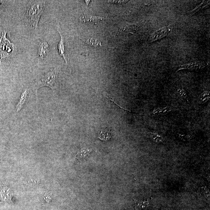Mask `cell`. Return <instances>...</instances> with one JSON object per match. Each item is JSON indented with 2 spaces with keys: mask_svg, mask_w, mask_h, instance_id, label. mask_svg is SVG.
Masks as SVG:
<instances>
[{
  "mask_svg": "<svg viewBox=\"0 0 210 210\" xmlns=\"http://www.w3.org/2000/svg\"><path fill=\"white\" fill-rule=\"evenodd\" d=\"M33 2L28 6L27 17L30 25L34 28H38V23L43 12L46 2L42 1Z\"/></svg>",
  "mask_w": 210,
  "mask_h": 210,
  "instance_id": "cell-1",
  "label": "cell"
},
{
  "mask_svg": "<svg viewBox=\"0 0 210 210\" xmlns=\"http://www.w3.org/2000/svg\"><path fill=\"white\" fill-rule=\"evenodd\" d=\"M14 49V45L6 37V32H3L0 38V59L9 57Z\"/></svg>",
  "mask_w": 210,
  "mask_h": 210,
  "instance_id": "cell-2",
  "label": "cell"
},
{
  "mask_svg": "<svg viewBox=\"0 0 210 210\" xmlns=\"http://www.w3.org/2000/svg\"><path fill=\"white\" fill-rule=\"evenodd\" d=\"M57 74L55 70H50L42 75L38 83L39 88L42 86H48L50 88H54V84L57 78Z\"/></svg>",
  "mask_w": 210,
  "mask_h": 210,
  "instance_id": "cell-3",
  "label": "cell"
},
{
  "mask_svg": "<svg viewBox=\"0 0 210 210\" xmlns=\"http://www.w3.org/2000/svg\"><path fill=\"white\" fill-rule=\"evenodd\" d=\"M172 27L171 26H168L167 28H162L155 32L150 35L148 38V41L150 42H153L165 37L168 35L171 31L172 27L171 28L170 27Z\"/></svg>",
  "mask_w": 210,
  "mask_h": 210,
  "instance_id": "cell-4",
  "label": "cell"
},
{
  "mask_svg": "<svg viewBox=\"0 0 210 210\" xmlns=\"http://www.w3.org/2000/svg\"><path fill=\"white\" fill-rule=\"evenodd\" d=\"M105 20L102 16L84 15L81 16L79 20L83 23L92 22L95 25L98 24L100 22Z\"/></svg>",
  "mask_w": 210,
  "mask_h": 210,
  "instance_id": "cell-5",
  "label": "cell"
},
{
  "mask_svg": "<svg viewBox=\"0 0 210 210\" xmlns=\"http://www.w3.org/2000/svg\"><path fill=\"white\" fill-rule=\"evenodd\" d=\"M58 31L60 35V38H61L60 42L58 44V46L59 53L60 55L64 58V59L65 60L66 65L68 64V60H67V58L66 55L65 38L58 29Z\"/></svg>",
  "mask_w": 210,
  "mask_h": 210,
  "instance_id": "cell-6",
  "label": "cell"
},
{
  "mask_svg": "<svg viewBox=\"0 0 210 210\" xmlns=\"http://www.w3.org/2000/svg\"><path fill=\"white\" fill-rule=\"evenodd\" d=\"M205 67V64L202 63L200 62H192L189 63L185 65H180L178 67V71L182 69H187L193 71V70H197L202 69Z\"/></svg>",
  "mask_w": 210,
  "mask_h": 210,
  "instance_id": "cell-7",
  "label": "cell"
},
{
  "mask_svg": "<svg viewBox=\"0 0 210 210\" xmlns=\"http://www.w3.org/2000/svg\"><path fill=\"white\" fill-rule=\"evenodd\" d=\"M173 109V108L170 106H166L163 107V108H159L154 110L152 112V114L153 116H155L165 115L171 112Z\"/></svg>",
  "mask_w": 210,
  "mask_h": 210,
  "instance_id": "cell-8",
  "label": "cell"
},
{
  "mask_svg": "<svg viewBox=\"0 0 210 210\" xmlns=\"http://www.w3.org/2000/svg\"><path fill=\"white\" fill-rule=\"evenodd\" d=\"M49 46L48 43L46 42H42L40 45L39 48V55L41 58H43L48 52Z\"/></svg>",
  "mask_w": 210,
  "mask_h": 210,
  "instance_id": "cell-9",
  "label": "cell"
},
{
  "mask_svg": "<svg viewBox=\"0 0 210 210\" xmlns=\"http://www.w3.org/2000/svg\"><path fill=\"white\" fill-rule=\"evenodd\" d=\"M28 94V91L27 90H25L22 93L20 99L19 100L18 104H17V107H16L17 112H20V110L22 108L23 105L27 101Z\"/></svg>",
  "mask_w": 210,
  "mask_h": 210,
  "instance_id": "cell-10",
  "label": "cell"
},
{
  "mask_svg": "<svg viewBox=\"0 0 210 210\" xmlns=\"http://www.w3.org/2000/svg\"><path fill=\"white\" fill-rule=\"evenodd\" d=\"M210 97V92H204L198 97V103L200 104L205 103L209 100Z\"/></svg>",
  "mask_w": 210,
  "mask_h": 210,
  "instance_id": "cell-11",
  "label": "cell"
},
{
  "mask_svg": "<svg viewBox=\"0 0 210 210\" xmlns=\"http://www.w3.org/2000/svg\"><path fill=\"white\" fill-rule=\"evenodd\" d=\"M92 151V149H88V148L82 149L77 154L76 158L79 160L85 158L88 156Z\"/></svg>",
  "mask_w": 210,
  "mask_h": 210,
  "instance_id": "cell-12",
  "label": "cell"
},
{
  "mask_svg": "<svg viewBox=\"0 0 210 210\" xmlns=\"http://www.w3.org/2000/svg\"><path fill=\"white\" fill-rule=\"evenodd\" d=\"M85 43L86 45L91 46L92 47L100 48L102 46L101 42L97 40V39L91 38V39L86 40Z\"/></svg>",
  "mask_w": 210,
  "mask_h": 210,
  "instance_id": "cell-13",
  "label": "cell"
},
{
  "mask_svg": "<svg viewBox=\"0 0 210 210\" xmlns=\"http://www.w3.org/2000/svg\"><path fill=\"white\" fill-rule=\"evenodd\" d=\"M98 138L102 141H106L112 138L111 132L109 130H106L104 132H101L98 134Z\"/></svg>",
  "mask_w": 210,
  "mask_h": 210,
  "instance_id": "cell-14",
  "label": "cell"
},
{
  "mask_svg": "<svg viewBox=\"0 0 210 210\" xmlns=\"http://www.w3.org/2000/svg\"><path fill=\"white\" fill-rule=\"evenodd\" d=\"M210 5V1H203V2L200 5L197 6V7L195 8V9H193V11L192 12V14L193 15V14L196 13V12H198V11L202 9L203 8L208 7Z\"/></svg>",
  "mask_w": 210,
  "mask_h": 210,
  "instance_id": "cell-15",
  "label": "cell"
},
{
  "mask_svg": "<svg viewBox=\"0 0 210 210\" xmlns=\"http://www.w3.org/2000/svg\"><path fill=\"white\" fill-rule=\"evenodd\" d=\"M149 135L150 138L153 140L154 141L158 143H160L163 142V139L162 137L158 134L155 133L149 132Z\"/></svg>",
  "mask_w": 210,
  "mask_h": 210,
  "instance_id": "cell-16",
  "label": "cell"
},
{
  "mask_svg": "<svg viewBox=\"0 0 210 210\" xmlns=\"http://www.w3.org/2000/svg\"><path fill=\"white\" fill-rule=\"evenodd\" d=\"M104 97H106L107 99H108L109 100V102L110 103V104H112V105L115 106L116 108H118V109L123 110L125 111V112H130V113H135V112H130L129 111L125 109L124 108H122V107L119 106V105H117V104L114 101H113V99H112V97H110V96L109 95H108V94H107L106 93L104 94Z\"/></svg>",
  "mask_w": 210,
  "mask_h": 210,
  "instance_id": "cell-17",
  "label": "cell"
},
{
  "mask_svg": "<svg viewBox=\"0 0 210 210\" xmlns=\"http://www.w3.org/2000/svg\"><path fill=\"white\" fill-rule=\"evenodd\" d=\"M177 93L179 97L188 100V95L186 92L183 88H179L177 90Z\"/></svg>",
  "mask_w": 210,
  "mask_h": 210,
  "instance_id": "cell-18",
  "label": "cell"
},
{
  "mask_svg": "<svg viewBox=\"0 0 210 210\" xmlns=\"http://www.w3.org/2000/svg\"><path fill=\"white\" fill-rule=\"evenodd\" d=\"M149 201H145L144 202H139L138 203V204H136V207L137 208L140 209V208H147L149 205Z\"/></svg>",
  "mask_w": 210,
  "mask_h": 210,
  "instance_id": "cell-19",
  "label": "cell"
},
{
  "mask_svg": "<svg viewBox=\"0 0 210 210\" xmlns=\"http://www.w3.org/2000/svg\"><path fill=\"white\" fill-rule=\"evenodd\" d=\"M111 4H118V5H124L128 2V1H105Z\"/></svg>",
  "mask_w": 210,
  "mask_h": 210,
  "instance_id": "cell-20",
  "label": "cell"
}]
</instances>
